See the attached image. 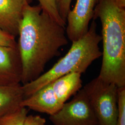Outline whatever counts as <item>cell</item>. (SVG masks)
<instances>
[{"label":"cell","mask_w":125,"mask_h":125,"mask_svg":"<svg viewBox=\"0 0 125 125\" xmlns=\"http://www.w3.org/2000/svg\"><path fill=\"white\" fill-rule=\"evenodd\" d=\"M17 43L22 66V85L35 80L46 64L68 44L65 28L43 12L27 5L23 12Z\"/></svg>","instance_id":"1"},{"label":"cell","mask_w":125,"mask_h":125,"mask_svg":"<svg viewBox=\"0 0 125 125\" xmlns=\"http://www.w3.org/2000/svg\"><path fill=\"white\" fill-rule=\"evenodd\" d=\"M102 25L103 59L98 76L125 87V0H99L93 20Z\"/></svg>","instance_id":"2"},{"label":"cell","mask_w":125,"mask_h":125,"mask_svg":"<svg viewBox=\"0 0 125 125\" xmlns=\"http://www.w3.org/2000/svg\"><path fill=\"white\" fill-rule=\"evenodd\" d=\"M97 25L93 20L88 31L78 40L72 42L68 52L47 72L31 82L22 85L25 98H27L59 77L72 72L84 73L95 60L102 55L99 44L101 35L97 33Z\"/></svg>","instance_id":"3"},{"label":"cell","mask_w":125,"mask_h":125,"mask_svg":"<svg viewBox=\"0 0 125 125\" xmlns=\"http://www.w3.org/2000/svg\"><path fill=\"white\" fill-rule=\"evenodd\" d=\"M98 125H115L118 115V89L116 85L98 76L82 87Z\"/></svg>","instance_id":"4"},{"label":"cell","mask_w":125,"mask_h":125,"mask_svg":"<svg viewBox=\"0 0 125 125\" xmlns=\"http://www.w3.org/2000/svg\"><path fill=\"white\" fill-rule=\"evenodd\" d=\"M53 125H98L97 121L83 90L63 103L58 112L50 116Z\"/></svg>","instance_id":"5"},{"label":"cell","mask_w":125,"mask_h":125,"mask_svg":"<svg viewBox=\"0 0 125 125\" xmlns=\"http://www.w3.org/2000/svg\"><path fill=\"white\" fill-rule=\"evenodd\" d=\"M99 0H76V4L67 16L65 28L69 40H78L88 31L94 10Z\"/></svg>","instance_id":"6"},{"label":"cell","mask_w":125,"mask_h":125,"mask_svg":"<svg viewBox=\"0 0 125 125\" xmlns=\"http://www.w3.org/2000/svg\"><path fill=\"white\" fill-rule=\"evenodd\" d=\"M22 66L17 48L0 47V85L21 83Z\"/></svg>","instance_id":"7"},{"label":"cell","mask_w":125,"mask_h":125,"mask_svg":"<svg viewBox=\"0 0 125 125\" xmlns=\"http://www.w3.org/2000/svg\"><path fill=\"white\" fill-rule=\"evenodd\" d=\"M31 0H0V27L15 37L19 27L25 8Z\"/></svg>","instance_id":"8"},{"label":"cell","mask_w":125,"mask_h":125,"mask_svg":"<svg viewBox=\"0 0 125 125\" xmlns=\"http://www.w3.org/2000/svg\"><path fill=\"white\" fill-rule=\"evenodd\" d=\"M54 93L51 83L48 84L24 99L21 106L50 116L55 114L62 106Z\"/></svg>","instance_id":"9"},{"label":"cell","mask_w":125,"mask_h":125,"mask_svg":"<svg viewBox=\"0 0 125 125\" xmlns=\"http://www.w3.org/2000/svg\"><path fill=\"white\" fill-rule=\"evenodd\" d=\"M81 75L78 72H72L50 83L56 97L62 104L82 88Z\"/></svg>","instance_id":"10"},{"label":"cell","mask_w":125,"mask_h":125,"mask_svg":"<svg viewBox=\"0 0 125 125\" xmlns=\"http://www.w3.org/2000/svg\"><path fill=\"white\" fill-rule=\"evenodd\" d=\"M25 99L21 83L0 85V119L21 107Z\"/></svg>","instance_id":"11"},{"label":"cell","mask_w":125,"mask_h":125,"mask_svg":"<svg viewBox=\"0 0 125 125\" xmlns=\"http://www.w3.org/2000/svg\"><path fill=\"white\" fill-rule=\"evenodd\" d=\"M27 115V107H21L0 119V125H24Z\"/></svg>","instance_id":"12"},{"label":"cell","mask_w":125,"mask_h":125,"mask_svg":"<svg viewBox=\"0 0 125 125\" xmlns=\"http://www.w3.org/2000/svg\"><path fill=\"white\" fill-rule=\"evenodd\" d=\"M43 12L48 14L51 17L63 26L66 24L61 18L57 8L55 0H38Z\"/></svg>","instance_id":"13"},{"label":"cell","mask_w":125,"mask_h":125,"mask_svg":"<svg viewBox=\"0 0 125 125\" xmlns=\"http://www.w3.org/2000/svg\"><path fill=\"white\" fill-rule=\"evenodd\" d=\"M115 125H125V87L118 89V115Z\"/></svg>","instance_id":"14"},{"label":"cell","mask_w":125,"mask_h":125,"mask_svg":"<svg viewBox=\"0 0 125 125\" xmlns=\"http://www.w3.org/2000/svg\"><path fill=\"white\" fill-rule=\"evenodd\" d=\"M15 38V36L0 27V47L17 48V43Z\"/></svg>","instance_id":"15"},{"label":"cell","mask_w":125,"mask_h":125,"mask_svg":"<svg viewBox=\"0 0 125 125\" xmlns=\"http://www.w3.org/2000/svg\"><path fill=\"white\" fill-rule=\"evenodd\" d=\"M59 14L63 22L66 23V20L71 9L72 0H55Z\"/></svg>","instance_id":"16"},{"label":"cell","mask_w":125,"mask_h":125,"mask_svg":"<svg viewBox=\"0 0 125 125\" xmlns=\"http://www.w3.org/2000/svg\"><path fill=\"white\" fill-rule=\"evenodd\" d=\"M24 125H46V120L40 115H27Z\"/></svg>","instance_id":"17"}]
</instances>
